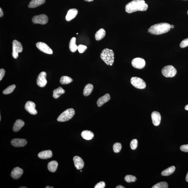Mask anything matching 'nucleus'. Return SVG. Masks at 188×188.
Masks as SVG:
<instances>
[{
    "instance_id": "25",
    "label": "nucleus",
    "mask_w": 188,
    "mask_h": 188,
    "mask_svg": "<svg viewBox=\"0 0 188 188\" xmlns=\"http://www.w3.org/2000/svg\"><path fill=\"white\" fill-rule=\"evenodd\" d=\"M58 165V163L55 161H51L49 162L48 164V169L49 171L52 172H55L56 171Z\"/></svg>"
},
{
    "instance_id": "7",
    "label": "nucleus",
    "mask_w": 188,
    "mask_h": 188,
    "mask_svg": "<svg viewBox=\"0 0 188 188\" xmlns=\"http://www.w3.org/2000/svg\"><path fill=\"white\" fill-rule=\"evenodd\" d=\"M130 82L132 85L136 88L143 89L146 87V84L144 80L139 77H132Z\"/></svg>"
},
{
    "instance_id": "5",
    "label": "nucleus",
    "mask_w": 188,
    "mask_h": 188,
    "mask_svg": "<svg viewBox=\"0 0 188 188\" xmlns=\"http://www.w3.org/2000/svg\"><path fill=\"white\" fill-rule=\"evenodd\" d=\"M12 44V57L14 59H16L18 57L19 53L22 52L23 51V47L20 42L16 40L13 41Z\"/></svg>"
},
{
    "instance_id": "9",
    "label": "nucleus",
    "mask_w": 188,
    "mask_h": 188,
    "mask_svg": "<svg viewBox=\"0 0 188 188\" xmlns=\"http://www.w3.org/2000/svg\"><path fill=\"white\" fill-rule=\"evenodd\" d=\"M131 64L133 67L142 69L144 68L145 66V60L143 58H136L132 60Z\"/></svg>"
},
{
    "instance_id": "8",
    "label": "nucleus",
    "mask_w": 188,
    "mask_h": 188,
    "mask_svg": "<svg viewBox=\"0 0 188 188\" xmlns=\"http://www.w3.org/2000/svg\"><path fill=\"white\" fill-rule=\"evenodd\" d=\"M48 17L45 14H41L35 16L32 19V21L35 24H45L48 23Z\"/></svg>"
},
{
    "instance_id": "26",
    "label": "nucleus",
    "mask_w": 188,
    "mask_h": 188,
    "mask_svg": "<svg viewBox=\"0 0 188 188\" xmlns=\"http://www.w3.org/2000/svg\"><path fill=\"white\" fill-rule=\"evenodd\" d=\"M76 38L73 37L71 39L69 42V48L71 52H75L78 49V46L76 44Z\"/></svg>"
},
{
    "instance_id": "50",
    "label": "nucleus",
    "mask_w": 188,
    "mask_h": 188,
    "mask_svg": "<svg viewBox=\"0 0 188 188\" xmlns=\"http://www.w3.org/2000/svg\"><path fill=\"white\" fill-rule=\"evenodd\" d=\"M80 172H82V171H80Z\"/></svg>"
},
{
    "instance_id": "48",
    "label": "nucleus",
    "mask_w": 188,
    "mask_h": 188,
    "mask_svg": "<svg viewBox=\"0 0 188 188\" xmlns=\"http://www.w3.org/2000/svg\"><path fill=\"white\" fill-rule=\"evenodd\" d=\"M187 14H188V11H187Z\"/></svg>"
},
{
    "instance_id": "31",
    "label": "nucleus",
    "mask_w": 188,
    "mask_h": 188,
    "mask_svg": "<svg viewBox=\"0 0 188 188\" xmlns=\"http://www.w3.org/2000/svg\"><path fill=\"white\" fill-rule=\"evenodd\" d=\"M122 145L119 143H116L113 146V150L115 153H118L122 149Z\"/></svg>"
},
{
    "instance_id": "15",
    "label": "nucleus",
    "mask_w": 188,
    "mask_h": 188,
    "mask_svg": "<svg viewBox=\"0 0 188 188\" xmlns=\"http://www.w3.org/2000/svg\"><path fill=\"white\" fill-rule=\"evenodd\" d=\"M23 172V169L19 167H15L11 172V176L13 178L17 180L21 177Z\"/></svg>"
},
{
    "instance_id": "45",
    "label": "nucleus",
    "mask_w": 188,
    "mask_h": 188,
    "mask_svg": "<svg viewBox=\"0 0 188 188\" xmlns=\"http://www.w3.org/2000/svg\"><path fill=\"white\" fill-rule=\"evenodd\" d=\"M46 188H53V187H50L49 186H47L45 187Z\"/></svg>"
},
{
    "instance_id": "21",
    "label": "nucleus",
    "mask_w": 188,
    "mask_h": 188,
    "mask_svg": "<svg viewBox=\"0 0 188 188\" xmlns=\"http://www.w3.org/2000/svg\"><path fill=\"white\" fill-rule=\"evenodd\" d=\"M24 125V121L21 120H17L14 123L13 127V131L17 132L19 131L22 127Z\"/></svg>"
},
{
    "instance_id": "19",
    "label": "nucleus",
    "mask_w": 188,
    "mask_h": 188,
    "mask_svg": "<svg viewBox=\"0 0 188 188\" xmlns=\"http://www.w3.org/2000/svg\"><path fill=\"white\" fill-rule=\"evenodd\" d=\"M52 152L50 150L42 151L38 154V156L42 159H46L52 157Z\"/></svg>"
},
{
    "instance_id": "37",
    "label": "nucleus",
    "mask_w": 188,
    "mask_h": 188,
    "mask_svg": "<svg viewBox=\"0 0 188 188\" xmlns=\"http://www.w3.org/2000/svg\"><path fill=\"white\" fill-rule=\"evenodd\" d=\"M105 183L104 182H100L95 185V188H104L105 187Z\"/></svg>"
},
{
    "instance_id": "10",
    "label": "nucleus",
    "mask_w": 188,
    "mask_h": 188,
    "mask_svg": "<svg viewBox=\"0 0 188 188\" xmlns=\"http://www.w3.org/2000/svg\"><path fill=\"white\" fill-rule=\"evenodd\" d=\"M36 46L37 48L42 52L49 55H52L53 53L52 49L44 42H38L36 44Z\"/></svg>"
},
{
    "instance_id": "36",
    "label": "nucleus",
    "mask_w": 188,
    "mask_h": 188,
    "mask_svg": "<svg viewBox=\"0 0 188 188\" xmlns=\"http://www.w3.org/2000/svg\"><path fill=\"white\" fill-rule=\"evenodd\" d=\"M188 46V38L183 40V41L181 42L180 44V46L181 48H185V47Z\"/></svg>"
},
{
    "instance_id": "38",
    "label": "nucleus",
    "mask_w": 188,
    "mask_h": 188,
    "mask_svg": "<svg viewBox=\"0 0 188 188\" xmlns=\"http://www.w3.org/2000/svg\"><path fill=\"white\" fill-rule=\"evenodd\" d=\"M181 151L185 152H188V144L182 145L180 147Z\"/></svg>"
},
{
    "instance_id": "13",
    "label": "nucleus",
    "mask_w": 188,
    "mask_h": 188,
    "mask_svg": "<svg viewBox=\"0 0 188 188\" xmlns=\"http://www.w3.org/2000/svg\"><path fill=\"white\" fill-rule=\"evenodd\" d=\"M11 144L13 146L20 147L25 146L27 144V141L24 139H14L11 141Z\"/></svg>"
},
{
    "instance_id": "30",
    "label": "nucleus",
    "mask_w": 188,
    "mask_h": 188,
    "mask_svg": "<svg viewBox=\"0 0 188 188\" xmlns=\"http://www.w3.org/2000/svg\"><path fill=\"white\" fill-rule=\"evenodd\" d=\"M16 86L15 85H11L8 88L4 89L3 91V93L4 95H8V94H10L13 92Z\"/></svg>"
},
{
    "instance_id": "47",
    "label": "nucleus",
    "mask_w": 188,
    "mask_h": 188,
    "mask_svg": "<svg viewBox=\"0 0 188 188\" xmlns=\"http://www.w3.org/2000/svg\"><path fill=\"white\" fill-rule=\"evenodd\" d=\"M20 188H27V187H20Z\"/></svg>"
},
{
    "instance_id": "17",
    "label": "nucleus",
    "mask_w": 188,
    "mask_h": 188,
    "mask_svg": "<svg viewBox=\"0 0 188 188\" xmlns=\"http://www.w3.org/2000/svg\"><path fill=\"white\" fill-rule=\"evenodd\" d=\"M78 11L77 9L72 8L69 10L66 15V20L67 21H69L73 20L77 16Z\"/></svg>"
},
{
    "instance_id": "42",
    "label": "nucleus",
    "mask_w": 188,
    "mask_h": 188,
    "mask_svg": "<svg viewBox=\"0 0 188 188\" xmlns=\"http://www.w3.org/2000/svg\"><path fill=\"white\" fill-rule=\"evenodd\" d=\"M186 182H188V172L187 174L186 177Z\"/></svg>"
},
{
    "instance_id": "6",
    "label": "nucleus",
    "mask_w": 188,
    "mask_h": 188,
    "mask_svg": "<svg viewBox=\"0 0 188 188\" xmlns=\"http://www.w3.org/2000/svg\"><path fill=\"white\" fill-rule=\"evenodd\" d=\"M162 73L163 76L166 77H172L176 74L177 70L173 66H165L162 69Z\"/></svg>"
},
{
    "instance_id": "2",
    "label": "nucleus",
    "mask_w": 188,
    "mask_h": 188,
    "mask_svg": "<svg viewBox=\"0 0 188 188\" xmlns=\"http://www.w3.org/2000/svg\"><path fill=\"white\" fill-rule=\"evenodd\" d=\"M171 28V25L169 24L161 23L151 26L148 31L152 34L159 35L168 32Z\"/></svg>"
},
{
    "instance_id": "34",
    "label": "nucleus",
    "mask_w": 188,
    "mask_h": 188,
    "mask_svg": "<svg viewBox=\"0 0 188 188\" xmlns=\"http://www.w3.org/2000/svg\"><path fill=\"white\" fill-rule=\"evenodd\" d=\"M138 146V140L136 139H133L131 141L130 143V147L131 149L133 150H135L136 149Z\"/></svg>"
},
{
    "instance_id": "49",
    "label": "nucleus",
    "mask_w": 188,
    "mask_h": 188,
    "mask_svg": "<svg viewBox=\"0 0 188 188\" xmlns=\"http://www.w3.org/2000/svg\"><path fill=\"white\" fill-rule=\"evenodd\" d=\"M77 35H78V33H77Z\"/></svg>"
},
{
    "instance_id": "35",
    "label": "nucleus",
    "mask_w": 188,
    "mask_h": 188,
    "mask_svg": "<svg viewBox=\"0 0 188 188\" xmlns=\"http://www.w3.org/2000/svg\"><path fill=\"white\" fill-rule=\"evenodd\" d=\"M87 47L85 45H80L78 46L77 50L78 52L80 53H83L86 50Z\"/></svg>"
},
{
    "instance_id": "3",
    "label": "nucleus",
    "mask_w": 188,
    "mask_h": 188,
    "mask_svg": "<svg viewBox=\"0 0 188 188\" xmlns=\"http://www.w3.org/2000/svg\"><path fill=\"white\" fill-rule=\"evenodd\" d=\"M114 54L112 50L106 48L104 49L100 55V57L108 65L112 66L114 62Z\"/></svg>"
},
{
    "instance_id": "40",
    "label": "nucleus",
    "mask_w": 188,
    "mask_h": 188,
    "mask_svg": "<svg viewBox=\"0 0 188 188\" xmlns=\"http://www.w3.org/2000/svg\"><path fill=\"white\" fill-rule=\"evenodd\" d=\"M4 15V13L3 10H2L1 8H0V17H2Z\"/></svg>"
},
{
    "instance_id": "23",
    "label": "nucleus",
    "mask_w": 188,
    "mask_h": 188,
    "mask_svg": "<svg viewBox=\"0 0 188 188\" xmlns=\"http://www.w3.org/2000/svg\"><path fill=\"white\" fill-rule=\"evenodd\" d=\"M106 35V31L104 29L101 28L96 32L95 37L97 41H100V40L104 39Z\"/></svg>"
},
{
    "instance_id": "46",
    "label": "nucleus",
    "mask_w": 188,
    "mask_h": 188,
    "mask_svg": "<svg viewBox=\"0 0 188 188\" xmlns=\"http://www.w3.org/2000/svg\"><path fill=\"white\" fill-rule=\"evenodd\" d=\"M174 26L173 25H171V28H174Z\"/></svg>"
},
{
    "instance_id": "41",
    "label": "nucleus",
    "mask_w": 188,
    "mask_h": 188,
    "mask_svg": "<svg viewBox=\"0 0 188 188\" xmlns=\"http://www.w3.org/2000/svg\"><path fill=\"white\" fill-rule=\"evenodd\" d=\"M116 188H125V187L124 186H122V185H118V186H117L116 187Z\"/></svg>"
},
{
    "instance_id": "11",
    "label": "nucleus",
    "mask_w": 188,
    "mask_h": 188,
    "mask_svg": "<svg viewBox=\"0 0 188 188\" xmlns=\"http://www.w3.org/2000/svg\"><path fill=\"white\" fill-rule=\"evenodd\" d=\"M46 75V73L44 71H42L39 74L37 80V83L38 86L43 88L46 86L47 83Z\"/></svg>"
},
{
    "instance_id": "16",
    "label": "nucleus",
    "mask_w": 188,
    "mask_h": 188,
    "mask_svg": "<svg viewBox=\"0 0 188 188\" xmlns=\"http://www.w3.org/2000/svg\"><path fill=\"white\" fill-rule=\"evenodd\" d=\"M73 161L75 167L77 170H81L83 168L84 163L81 158L77 156H75L73 158Z\"/></svg>"
},
{
    "instance_id": "43",
    "label": "nucleus",
    "mask_w": 188,
    "mask_h": 188,
    "mask_svg": "<svg viewBox=\"0 0 188 188\" xmlns=\"http://www.w3.org/2000/svg\"><path fill=\"white\" fill-rule=\"evenodd\" d=\"M186 110L188 111V104L186 105L185 107Z\"/></svg>"
},
{
    "instance_id": "20",
    "label": "nucleus",
    "mask_w": 188,
    "mask_h": 188,
    "mask_svg": "<svg viewBox=\"0 0 188 188\" xmlns=\"http://www.w3.org/2000/svg\"><path fill=\"white\" fill-rule=\"evenodd\" d=\"M45 0H32L29 4L28 7L35 8L45 3Z\"/></svg>"
},
{
    "instance_id": "22",
    "label": "nucleus",
    "mask_w": 188,
    "mask_h": 188,
    "mask_svg": "<svg viewBox=\"0 0 188 188\" xmlns=\"http://www.w3.org/2000/svg\"><path fill=\"white\" fill-rule=\"evenodd\" d=\"M81 135L82 137L86 140H90L92 139L94 136L92 132L89 130L83 131Z\"/></svg>"
},
{
    "instance_id": "14",
    "label": "nucleus",
    "mask_w": 188,
    "mask_h": 188,
    "mask_svg": "<svg viewBox=\"0 0 188 188\" xmlns=\"http://www.w3.org/2000/svg\"><path fill=\"white\" fill-rule=\"evenodd\" d=\"M152 122L155 126H157L159 125L161 121L160 114L158 111H154L152 112L151 115Z\"/></svg>"
},
{
    "instance_id": "18",
    "label": "nucleus",
    "mask_w": 188,
    "mask_h": 188,
    "mask_svg": "<svg viewBox=\"0 0 188 188\" xmlns=\"http://www.w3.org/2000/svg\"><path fill=\"white\" fill-rule=\"evenodd\" d=\"M111 99V96L109 94L106 93L105 95L101 97L98 99L97 104L98 107H101L104 104L109 101Z\"/></svg>"
},
{
    "instance_id": "33",
    "label": "nucleus",
    "mask_w": 188,
    "mask_h": 188,
    "mask_svg": "<svg viewBox=\"0 0 188 188\" xmlns=\"http://www.w3.org/2000/svg\"><path fill=\"white\" fill-rule=\"evenodd\" d=\"M124 180L127 183L135 182L136 180V177L131 175H127L125 176Z\"/></svg>"
},
{
    "instance_id": "24",
    "label": "nucleus",
    "mask_w": 188,
    "mask_h": 188,
    "mask_svg": "<svg viewBox=\"0 0 188 188\" xmlns=\"http://www.w3.org/2000/svg\"><path fill=\"white\" fill-rule=\"evenodd\" d=\"M65 91L61 87H59L58 89H55L53 92V97L55 99H57L60 96L64 94Z\"/></svg>"
},
{
    "instance_id": "29",
    "label": "nucleus",
    "mask_w": 188,
    "mask_h": 188,
    "mask_svg": "<svg viewBox=\"0 0 188 188\" xmlns=\"http://www.w3.org/2000/svg\"><path fill=\"white\" fill-rule=\"evenodd\" d=\"M73 81V79L67 76H63L60 80V82L62 84H67Z\"/></svg>"
},
{
    "instance_id": "44",
    "label": "nucleus",
    "mask_w": 188,
    "mask_h": 188,
    "mask_svg": "<svg viewBox=\"0 0 188 188\" xmlns=\"http://www.w3.org/2000/svg\"><path fill=\"white\" fill-rule=\"evenodd\" d=\"M84 1L88 2H91L93 1L94 0H84Z\"/></svg>"
},
{
    "instance_id": "4",
    "label": "nucleus",
    "mask_w": 188,
    "mask_h": 188,
    "mask_svg": "<svg viewBox=\"0 0 188 188\" xmlns=\"http://www.w3.org/2000/svg\"><path fill=\"white\" fill-rule=\"evenodd\" d=\"M75 114V111L73 108H69L63 112L57 118L58 121L66 122L71 119Z\"/></svg>"
},
{
    "instance_id": "28",
    "label": "nucleus",
    "mask_w": 188,
    "mask_h": 188,
    "mask_svg": "<svg viewBox=\"0 0 188 188\" xmlns=\"http://www.w3.org/2000/svg\"><path fill=\"white\" fill-rule=\"evenodd\" d=\"M175 167L172 166L168 168L161 172V175L163 176H168L173 174L175 171Z\"/></svg>"
},
{
    "instance_id": "32",
    "label": "nucleus",
    "mask_w": 188,
    "mask_h": 188,
    "mask_svg": "<svg viewBox=\"0 0 188 188\" xmlns=\"http://www.w3.org/2000/svg\"><path fill=\"white\" fill-rule=\"evenodd\" d=\"M168 183L166 182H161L156 183L152 188H168Z\"/></svg>"
},
{
    "instance_id": "12",
    "label": "nucleus",
    "mask_w": 188,
    "mask_h": 188,
    "mask_svg": "<svg viewBox=\"0 0 188 188\" xmlns=\"http://www.w3.org/2000/svg\"><path fill=\"white\" fill-rule=\"evenodd\" d=\"M36 105L34 102L28 101L26 103L25 108L26 110L31 114L35 115L37 114V111L35 108Z\"/></svg>"
},
{
    "instance_id": "27",
    "label": "nucleus",
    "mask_w": 188,
    "mask_h": 188,
    "mask_svg": "<svg viewBox=\"0 0 188 188\" xmlns=\"http://www.w3.org/2000/svg\"><path fill=\"white\" fill-rule=\"evenodd\" d=\"M93 86L92 84H88L85 86L83 90V95L86 97L90 95L93 90Z\"/></svg>"
},
{
    "instance_id": "1",
    "label": "nucleus",
    "mask_w": 188,
    "mask_h": 188,
    "mask_svg": "<svg viewBox=\"0 0 188 188\" xmlns=\"http://www.w3.org/2000/svg\"><path fill=\"white\" fill-rule=\"evenodd\" d=\"M148 5L144 0H133L125 6L126 12L131 13L137 11H145L147 10Z\"/></svg>"
},
{
    "instance_id": "39",
    "label": "nucleus",
    "mask_w": 188,
    "mask_h": 188,
    "mask_svg": "<svg viewBox=\"0 0 188 188\" xmlns=\"http://www.w3.org/2000/svg\"><path fill=\"white\" fill-rule=\"evenodd\" d=\"M5 74V70L3 69H0V80H1L3 79Z\"/></svg>"
}]
</instances>
